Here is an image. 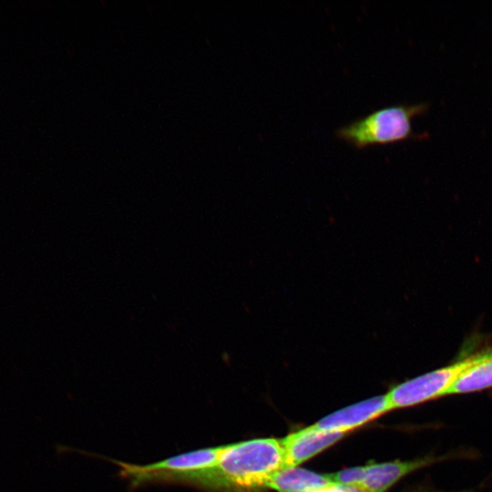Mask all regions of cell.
Returning <instances> with one entry per match:
<instances>
[{"label": "cell", "instance_id": "1", "mask_svg": "<svg viewBox=\"0 0 492 492\" xmlns=\"http://www.w3.org/2000/svg\"><path fill=\"white\" fill-rule=\"evenodd\" d=\"M280 439L255 438L221 446L217 465L202 475L195 487L206 492H248L266 487L283 468Z\"/></svg>", "mask_w": 492, "mask_h": 492}, {"label": "cell", "instance_id": "2", "mask_svg": "<svg viewBox=\"0 0 492 492\" xmlns=\"http://www.w3.org/2000/svg\"><path fill=\"white\" fill-rule=\"evenodd\" d=\"M428 108L429 105L424 102L384 107L339 128L335 134L360 149L377 144L425 138L427 135L415 133L413 119L425 114Z\"/></svg>", "mask_w": 492, "mask_h": 492}, {"label": "cell", "instance_id": "3", "mask_svg": "<svg viewBox=\"0 0 492 492\" xmlns=\"http://www.w3.org/2000/svg\"><path fill=\"white\" fill-rule=\"evenodd\" d=\"M221 446L182 453L148 465L116 461L120 474L133 487L151 483H176L193 487L200 477L213 468Z\"/></svg>", "mask_w": 492, "mask_h": 492}, {"label": "cell", "instance_id": "4", "mask_svg": "<svg viewBox=\"0 0 492 492\" xmlns=\"http://www.w3.org/2000/svg\"><path fill=\"white\" fill-rule=\"evenodd\" d=\"M478 356L477 354L460 359L395 385L386 394L391 408L414 406L447 395L462 373L473 365Z\"/></svg>", "mask_w": 492, "mask_h": 492}, {"label": "cell", "instance_id": "5", "mask_svg": "<svg viewBox=\"0 0 492 492\" xmlns=\"http://www.w3.org/2000/svg\"><path fill=\"white\" fill-rule=\"evenodd\" d=\"M390 410L387 395H378L337 410L323 417L314 425L323 431L345 434Z\"/></svg>", "mask_w": 492, "mask_h": 492}, {"label": "cell", "instance_id": "6", "mask_svg": "<svg viewBox=\"0 0 492 492\" xmlns=\"http://www.w3.org/2000/svg\"><path fill=\"white\" fill-rule=\"evenodd\" d=\"M343 433L317 428L314 424L293 432L281 440L284 467L298 466L343 436Z\"/></svg>", "mask_w": 492, "mask_h": 492}, {"label": "cell", "instance_id": "7", "mask_svg": "<svg viewBox=\"0 0 492 492\" xmlns=\"http://www.w3.org/2000/svg\"><path fill=\"white\" fill-rule=\"evenodd\" d=\"M441 457L425 456L412 461H391L364 466V474L358 487L362 492H385L407 474L430 466Z\"/></svg>", "mask_w": 492, "mask_h": 492}, {"label": "cell", "instance_id": "8", "mask_svg": "<svg viewBox=\"0 0 492 492\" xmlns=\"http://www.w3.org/2000/svg\"><path fill=\"white\" fill-rule=\"evenodd\" d=\"M332 483L328 475H321L298 466L284 467L274 473L266 487L278 492H310Z\"/></svg>", "mask_w": 492, "mask_h": 492}, {"label": "cell", "instance_id": "9", "mask_svg": "<svg viewBox=\"0 0 492 492\" xmlns=\"http://www.w3.org/2000/svg\"><path fill=\"white\" fill-rule=\"evenodd\" d=\"M492 387V350L479 353L477 361L462 373L447 395L467 394Z\"/></svg>", "mask_w": 492, "mask_h": 492}, {"label": "cell", "instance_id": "10", "mask_svg": "<svg viewBox=\"0 0 492 492\" xmlns=\"http://www.w3.org/2000/svg\"><path fill=\"white\" fill-rule=\"evenodd\" d=\"M310 492H362L356 487L332 483L326 487Z\"/></svg>", "mask_w": 492, "mask_h": 492}]
</instances>
